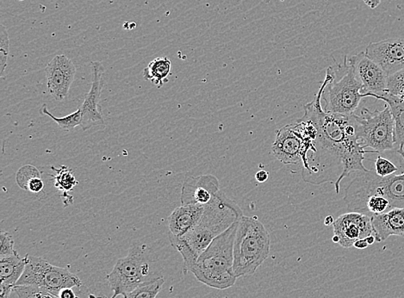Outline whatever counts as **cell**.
I'll return each instance as SVG.
<instances>
[{
	"mask_svg": "<svg viewBox=\"0 0 404 298\" xmlns=\"http://www.w3.org/2000/svg\"><path fill=\"white\" fill-rule=\"evenodd\" d=\"M38 178H42V173L38 168L32 165L22 166L16 174V181L19 188L27 192L29 190V186Z\"/></svg>",
	"mask_w": 404,
	"mask_h": 298,
	"instance_id": "obj_25",
	"label": "cell"
},
{
	"mask_svg": "<svg viewBox=\"0 0 404 298\" xmlns=\"http://www.w3.org/2000/svg\"><path fill=\"white\" fill-rule=\"evenodd\" d=\"M359 173L347 186L344 197V202L349 212L373 195L382 196L389 200L391 210L404 209V173L380 177L371 170L367 173Z\"/></svg>",
	"mask_w": 404,
	"mask_h": 298,
	"instance_id": "obj_7",
	"label": "cell"
},
{
	"mask_svg": "<svg viewBox=\"0 0 404 298\" xmlns=\"http://www.w3.org/2000/svg\"><path fill=\"white\" fill-rule=\"evenodd\" d=\"M329 81L324 89L322 101V108L327 113L351 116L359 108L361 99L367 98L363 93L361 82L356 78L353 67L345 57L342 64H337L327 69Z\"/></svg>",
	"mask_w": 404,
	"mask_h": 298,
	"instance_id": "obj_5",
	"label": "cell"
},
{
	"mask_svg": "<svg viewBox=\"0 0 404 298\" xmlns=\"http://www.w3.org/2000/svg\"><path fill=\"white\" fill-rule=\"evenodd\" d=\"M18 1H23V0H18Z\"/></svg>",
	"mask_w": 404,
	"mask_h": 298,
	"instance_id": "obj_40",
	"label": "cell"
},
{
	"mask_svg": "<svg viewBox=\"0 0 404 298\" xmlns=\"http://www.w3.org/2000/svg\"><path fill=\"white\" fill-rule=\"evenodd\" d=\"M91 86L84 99L79 109L82 110V119L81 127L83 130H90L94 126L105 125L102 108L99 105L103 89V75L105 69L99 62L91 63Z\"/></svg>",
	"mask_w": 404,
	"mask_h": 298,
	"instance_id": "obj_12",
	"label": "cell"
},
{
	"mask_svg": "<svg viewBox=\"0 0 404 298\" xmlns=\"http://www.w3.org/2000/svg\"><path fill=\"white\" fill-rule=\"evenodd\" d=\"M13 286L1 284V298H8L11 292H13Z\"/></svg>",
	"mask_w": 404,
	"mask_h": 298,
	"instance_id": "obj_33",
	"label": "cell"
},
{
	"mask_svg": "<svg viewBox=\"0 0 404 298\" xmlns=\"http://www.w3.org/2000/svg\"><path fill=\"white\" fill-rule=\"evenodd\" d=\"M354 116L359 140L366 149L377 153L394 149L395 122L389 105L386 104L383 110L363 108Z\"/></svg>",
	"mask_w": 404,
	"mask_h": 298,
	"instance_id": "obj_8",
	"label": "cell"
},
{
	"mask_svg": "<svg viewBox=\"0 0 404 298\" xmlns=\"http://www.w3.org/2000/svg\"><path fill=\"white\" fill-rule=\"evenodd\" d=\"M385 93L404 99V69L387 77V86Z\"/></svg>",
	"mask_w": 404,
	"mask_h": 298,
	"instance_id": "obj_27",
	"label": "cell"
},
{
	"mask_svg": "<svg viewBox=\"0 0 404 298\" xmlns=\"http://www.w3.org/2000/svg\"><path fill=\"white\" fill-rule=\"evenodd\" d=\"M354 248L357 249H365L369 246L366 239L358 240L354 245Z\"/></svg>",
	"mask_w": 404,
	"mask_h": 298,
	"instance_id": "obj_34",
	"label": "cell"
},
{
	"mask_svg": "<svg viewBox=\"0 0 404 298\" xmlns=\"http://www.w3.org/2000/svg\"><path fill=\"white\" fill-rule=\"evenodd\" d=\"M152 253L145 244H132L126 257L120 258L113 270L107 276L110 288L114 292L111 298L125 297L133 290L154 277H159L152 271Z\"/></svg>",
	"mask_w": 404,
	"mask_h": 298,
	"instance_id": "obj_6",
	"label": "cell"
},
{
	"mask_svg": "<svg viewBox=\"0 0 404 298\" xmlns=\"http://www.w3.org/2000/svg\"><path fill=\"white\" fill-rule=\"evenodd\" d=\"M376 241H386L392 236L404 237V209L394 208L389 212L371 217Z\"/></svg>",
	"mask_w": 404,
	"mask_h": 298,
	"instance_id": "obj_17",
	"label": "cell"
},
{
	"mask_svg": "<svg viewBox=\"0 0 404 298\" xmlns=\"http://www.w3.org/2000/svg\"><path fill=\"white\" fill-rule=\"evenodd\" d=\"M398 171V166L388 161L387 159L378 156L377 160L375 161V173L380 177L391 176Z\"/></svg>",
	"mask_w": 404,
	"mask_h": 298,
	"instance_id": "obj_29",
	"label": "cell"
},
{
	"mask_svg": "<svg viewBox=\"0 0 404 298\" xmlns=\"http://www.w3.org/2000/svg\"><path fill=\"white\" fill-rule=\"evenodd\" d=\"M329 76L326 74L314 101L303 106V118L309 119L318 130L314 150L307 154L302 163L303 180L312 185L334 183L339 193L343 178L355 172H369L363 164L366 150L359 142L354 114L351 116L327 113L322 108V98Z\"/></svg>",
	"mask_w": 404,
	"mask_h": 298,
	"instance_id": "obj_1",
	"label": "cell"
},
{
	"mask_svg": "<svg viewBox=\"0 0 404 298\" xmlns=\"http://www.w3.org/2000/svg\"><path fill=\"white\" fill-rule=\"evenodd\" d=\"M349 59L354 74L361 82L364 94H383L387 86V74L377 63L367 57L365 52L354 55Z\"/></svg>",
	"mask_w": 404,
	"mask_h": 298,
	"instance_id": "obj_13",
	"label": "cell"
},
{
	"mask_svg": "<svg viewBox=\"0 0 404 298\" xmlns=\"http://www.w3.org/2000/svg\"><path fill=\"white\" fill-rule=\"evenodd\" d=\"M13 292L17 294L19 298H59L58 296L41 288L33 287V286H18L15 285ZM90 294L84 295L82 298H89Z\"/></svg>",
	"mask_w": 404,
	"mask_h": 298,
	"instance_id": "obj_26",
	"label": "cell"
},
{
	"mask_svg": "<svg viewBox=\"0 0 404 298\" xmlns=\"http://www.w3.org/2000/svg\"><path fill=\"white\" fill-rule=\"evenodd\" d=\"M270 234L258 217L243 216L234 241V272L238 277L254 275L269 257Z\"/></svg>",
	"mask_w": 404,
	"mask_h": 298,
	"instance_id": "obj_4",
	"label": "cell"
},
{
	"mask_svg": "<svg viewBox=\"0 0 404 298\" xmlns=\"http://www.w3.org/2000/svg\"><path fill=\"white\" fill-rule=\"evenodd\" d=\"M89 298H103V297H95L94 295H93V294H90Z\"/></svg>",
	"mask_w": 404,
	"mask_h": 298,
	"instance_id": "obj_38",
	"label": "cell"
},
{
	"mask_svg": "<svg viewBox=\"0 0 404 298\" xmlns=\"http://www.w3.org/2000/svg\"><path fill=\"white\" fill-rule=\"evenodd\" d=\"M47 90L55 101L62 102L69 96L74 81L76 67L66 55H59L45 67Z\"/></svg>",
	"mask_w": 404,
	"mask_h": 298,
	"instance_id": "obj_10",
	"label": "cell"
},
{
	"mask_svg": "<svg viewBox=\"0 0 404 298\" xmlns=\"http://www.w3.org/2000/svg\"><path fill=\"white\" fill-rule=\"evenodd\" d=\"M26 265L27 256L21 258L18 253H16L13 256L0 257L1 284L14 287L25 272Z\"/></svg>",
	"mask_w": 404,
	"mask_h": 298,
	"instance_id": "obj_20",
	"label": "cell"
},
{
	"mask_svg": "<svg viewBox=\"0 0 404 298\" xmlns=\"http://www.w3.org/2000/svg\"><path fill=\"white\" fill-rule=\"evenodd\" d=\"M205 212V206L181 205L176 208L167 218L169 234L181 237L197 225Z\"/></svg>",
	"mask_w": 404,
	"mask_h": 298,
	"instance_id": "obj_18",
	"label": "cell"
},
{
	"mask_svg": "<svg viewBox=\"0 0 404 298\" xmlns=\"http://www.w3.org/2000/svg\"><path fill=\"white\" fill-rule=\"evenodd\" d=\"M220 190L218 178L211 174L186 177L181 189V205L206 206L215 200Z\"/></svg>",
	"mask_w": 404,
	"mask_h": 298,
	"instance_id": "obj_15",
	"label": "cell"
},
{
	"mask_svg": "<svg viewBox=\"0 0 404 298\" xmlns=\"http://www.w3.org/2000/svg\"><path fill=\"white\" fill-rule=\"evenodd\" d=\"M0 257L13 256L18 253L14 248V239L9 232L2 230L0 233Z\"/></svg>",
	"mask_w": 404,
	"mask_h": 298,
	"instance_id": "obj_30",
	"label": "cell"
},
{
	"mask_svg": "<svg viewBox=\"0 0 404 298\" xmlns=\"http://www.w3.org/2000/svg\"><path fill=\"white\" fill-rule=\"evenodd\" d=\"M268 178H269V173H268L266 170L259 171V172L255 174L256 180L259 183L266 182Z\"/></svg>",
	"mask_w": 404,
	"mask_h": 298,
	"instance_id": "obj_32",
	"label": "cell"
},
{
	"mask_svg": "<svg viewBox=\"0 0 404 298\" xmlns=\"http://www.w3.org/2000/svg\"><path fill=\"white\" fill-rule=\"evenodd\" d=\"M363 1L365 2L367 6L371 8V9H375V8H377L380 5V3H381V0H363Z\"/></svg>",
	"mask_w": 404,
	"mask_h": 298,
	"instance_id": "obj_35",
	"label": "cell"
},
{
	"mask_svg": "<svg viewBox=\"0 0 404 298\" xmlns=\"http://www.w3.org/2000/svg\"><path fill=\"white\" fill-rule=\"evenodd\" d=\"M16 285L33 286L58 296L64 288H81L83 284L69 270L51 265L41 257L27 256L25 272Z\"/></svg>",
	"mask_w": 404,
	"mask_h": 298,
	"instance_id": "obj_9",
	"label": "cell"
},
{
	"mask_svg": "<svg viewBox=\"0 0 404 298\" xmlns=\"http://www.w3.org/2000/svg\"><path fill=\"white\" fill-rule=\"evenodd\" d=\"M399 154H400V156H401L403 158V160H404V151L403 153Z\"/></svg>",
	"mask_w": 404,
	"mask_h": 298,
	"instance_id": "obj_39",
	"label": "cell"
},
{
	"mask_svg": "<svg viewBox=\"0 0 404 298\" xmlns=\"http://www.w3.org/2000/svg\"><path fill=\"white\" fill-rule=\"evenodd\" d=\"M172 63L167 57L155 58L143 70V78L151 81L157 88H162L168 82L167 77L171 74Z\"/></svg>",
	"mask_w": 404,
	"mask_h": 298,
	"instance_id": "obj_22",
	"label": "cell"
},
{
	"mask_svg": "<svg viewBox=\"0 0 404 298\" xmlns=\"http://www.w3.org/2000/svg\"><path fill=\"white\" fill-rule=\"evenodd\" d=\"M244 216L237 202L220 190L215 200L205 206V212L198 224L181 237L168 234L172 246L181 254L184 274L197 262L200 254L220 234L225 232Z\"/></svg>",
	"mask_w": 404,
	"mask_h": 298,
	"instance_id": "obj_2",
	"label": "cell"
},
{
	"mask_svg": "<svg viewBox=\"0 0 404 298\" xmlns=\"http://www.w3.org/2000/svg\"><path fill=\"white\" fill-rule=\"evenodd\" d=\"M366 97L379 99L390 106L395 122V145L398 147V153H403L404 151V99L388 93L380 95L366 93Z\"/></svg>",
	"mask_w": 404,
	"mask_h": 298,
	"instance_id": "obj_19",
	"label": "cell"
},
{
	"mask_svg": "<svg viewBox=\"0 0 404 298\" xmlns=\"http://www.w3.org/2000/svg\"><path fill=\"white\" fill-rule=\"evenodd\" d=\"M366 55L385 71L387 76L404 69V39L391 38L367 46Z\"/></svg>",
	"mask_w": 404,
	"mask_h": 298,
	"instance_id": "obj_14",
	"label": "cell"
},
{
	"mask_svg": "<svg viewBox=\"0 0 404 298\" xmlns=\"http://www.w3.org/2000/svg\"><path fill=\"white\" fill-rule=\"evenodd\" d=\"M271 150L274 156L285 165L298 164L305 161L307 156L305 142L293 130V125H288L277 130Z\"/></svg>",
	"mask_w": 404,
	"mask_h": 298,
	"instance_id": "obj_16",
	"label": "cell"
},
{
	"mask_svg": "<svg viewBox=\"0 0 404 298\" xmlns=\"http://www.w3.org/2000/svg\"><path fill=\"white\" fill-rule=\"evenodd\" d=\"M9 53V35H8L6 28L2 25L0 26V75L1 76L6 69Z\"/></svg>",
	"mask_w": 404,
	"mask_h": 298,
	"instance_id": "obj_28",
	"label": "cell"
},
{
	"mask_svg": "<svg viewBox=\"0 0 404 298\" xmlns=\"http://www.w3.org/2000/svg\"><path fill=\"white\" fill-rule=\"evenodd\" d=\"M335 236L344 248H350L356 241L373 236L374 229L371 217L359 212L342 214L333 224Z\"/></svg>",
	"mask_w": 404,
	"mask_h": 298,
	"instance_id": "obj_11",
	"label": "cell"
},
{
	"mask_svg": "<svg viewBox=\"0 0 404 298\" xmlns=\"http://www.w3.org/2000/svg\"><path fill=\"white\" fill-rule=\"evenodd\" d=\"M334 217L332 216L327 217L325 218V221H324V224L326 226L333 225L334 224Z\"/></svg>",
	"mask_w": 404,
	"mask_h": 298,
	"instance_id": "obj_36",
	"label": "cell"
},
{
	"mask_svg": "<svg viewBox=\"0 0 404 298\" xmlns=\"http://www.w3.org/2000/svg\"><path fill=\"white\" fill-rule=\"evenodd\" d=\"M165 280L159 276L139 285L123 298H155L161 292Z\"/></svg>",
	"mask_w": 404,
	"mask_h": 298,
	"instance_id": "obj_23",
	"label": "cell"
},
{
	"mask_svg": "<svg viewBox=\"0 0 404 298\" xmlns=\"http://www.w3.org/2000/svg\"><path fill=\"white\" fill-rule=\"evenodd\" d=\"M366 240L367 241V243L369 244V246L374 245L376 242V238L374 236V234H373V236L366 237Z\"/></svg>",
	"mask_w": 404,
	"mask_h": 298,
	"instance_id": "obj_37",
	"label": "cell"
},
{
	"mask_svg": "<svg viewBox=\"0 0 404 298\" xmlns=\"http://www.w3.org/2000/svg\"><path fill=\"white\" fill-rule=\"evenodd\" d=\"M40 113L44 116H49L54 120L56 125L59 126V128L64 131H70L76 128V127L81 126L82 125V110L78 109L74 111V113L67 115V117L64 118H56L53 114H51L47 108L46 105H43L40 109Z\"/></svg>",
	"mask_w": 404,
	"mask_h": 298,
	"instance_id": "obj_24",
	"label": "cell"
},
{
	"mask_svg": "<svg viewBox=\"0 0 404 298\" xmlns=\"http://www.w3.org/2000/svg\"><path fill=\"white\" fill-rule=\"evenodd\" d=\"M235 222L211 242L191 268L199 282L209 287L226 290L232 287L237 277L234 272V241L238 227Z\"/></svg>",
	"mask_w": 404,
	"mask_h": 298,
	"instance_id": "obj_3",
	"label": "cell"
},
{
	"mask_svg": "<svg viewBox=\"0 0 404 298\" xmlns=\"http://www.w3.org/2000/svg\"><path fill=\"white\" fill-rule=\"evenodd\" d=\"M75 288L67 287V288H64V289L61 290V291H60V292L58 294V297L59 298H82V297L84 295H85V293H83L82 292L79 291V290L77 292L75 291V290H74Z\"/></svg>",
	"mask_w": 404,
	"mask_h": 298,
	"instance_id": "obj_31",
	"label": "cell"
},
{
	"mask_svg": "<svg viewBox=\"0 0 404 298\" xmlns=\"http://www.w3.org/2000/svg\"><path fill=\"white\" fill-rule=\"evenodd\" d=\"M51 169L55 171L53 178L55 188L62 192V198L65 206L73 204L74 197L69 196V193L74 190L76 185H78L79 181L76 180L74 176V171L67 168V166H61L60 168H55L51 166Z\"/></svg>",
	"mask_w": 404,
	"mask_h": 298,
	"instance_id": "obj_21",
	"label": "cell"
}]
</instances>
